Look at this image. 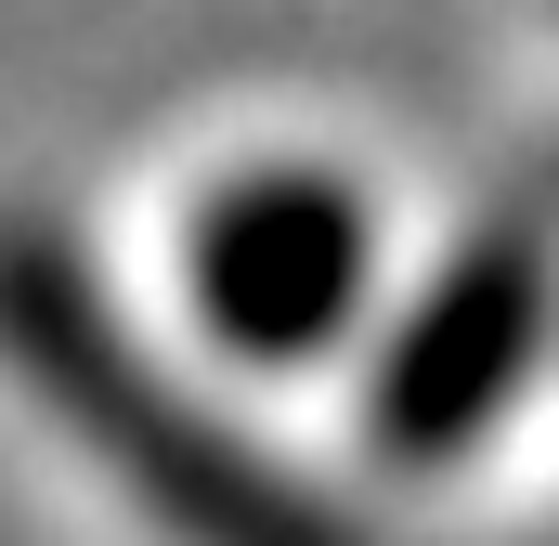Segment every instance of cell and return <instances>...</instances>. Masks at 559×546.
Instances as JSON below:
<instances>
[{"instance_id":"cell-1","label":"cell","mask_w":559,"mask_h":546,"mask_svg":"<svg viewBox=\"0 0 559 546\" xmlns=\"http://www.w3.org/2000/svg\"><path fill=\"white\" fill-rule=\"evenodd\" d=\"M0 365L169 546H365L338 495H312L286 455H261L222 404H195L143 352L105 273L52 222H0Z\"/></svg>"},{"instance_id":"cell-3","label":"cell","mask_w":559,"mask_h":546,"mask_svg":"<svg viewBox=\"0 0 559 546\" xmlns=\"http://www.w3.org/2000/svg\"><path fill=\"white\" fill-rule=\"evenodd\" d=\"M559 325V248L547 222H495V235H468L455 261L429 273V299L404 312V339L378 352V391H365V442L378 455H468L508 391L534 378V352H547Z\"/></svg>"},{"instance_id":"cell-2","label":"cell","mask_w":559,"mask_h":546,"mask_svg":"<svg viewBox=\"0 0 559 546\" xmlns=\"http://www.w3.org/2000/svg\"><path fill=\"white\" fill-rule=\"evenodd\" d=\"M365 273H378V222L352 182L325 169H235L195 222H182V286L209 312V339L235 365H312L352 312H365Z\"/></svg>"}]
</instances>
